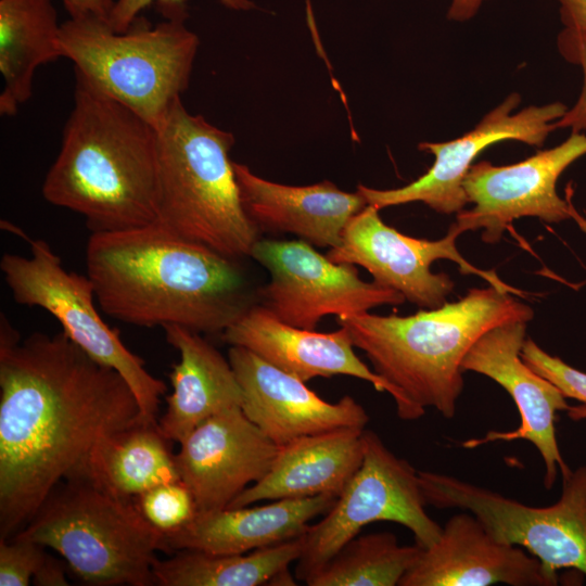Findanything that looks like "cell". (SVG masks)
Masks as SVG:
<instances>
[{"label":"cell","mask_w":586,"mask_h":586,"mask_svg":"<svg viewBox=\"0 0 586 586\" xmlns=\"http://www.w3.org/2000/svg\"><path fill=\"white\" fill-rule=\"evenodd\" d=\"M486 0H450L447 17L454 22H467L475 16Z\"/></svg>","instance_id":"d590c367"},{"label":"cell","mask_w":586,"mask_h":586,"mask_svg":"<svg viewBox=\"0 0 586 586\" xmlns=\"http://www.w3.org/2000/svg\"><path fill=\"white\" fill-rule=\"evenodd\" d=\"M42 195L84 216L91 232L155 222L157 129L75 73L74 106Z\"/></svg>","instance_id":"3957f363"},{"label":"cell","mask_w":586,"mask_h":586,"mask_svg":"<svg viewBox=\"0 0 586 586\" xmlns=\"http://www.w3.org/2000/svg\"><path fill=\"white\" fill-rule=\"evenodd\" d=\"M379 211L367 205L353 216L343 230L341 243L326 256L336 264L364 267L374 282L399 292L406 301L423 309L444 305L455 288L448 275L431 271L437 259L453 260L462 275H475L500 291L523 296L495 271L476 268L459 253L456 240L461 232L453 225L440 240L417 239L387 226Z\"/></svg>","instance_id":"7c38bea8"},{"label":"cell","mask_w":586,"mask_h":586,"mask_svg":"<svg viewBox=\"0 0 586 586\" xmlns=\"http://www.w3.org/2000/svg\"><path fill=\"white\" fill-rule=\"evenodd\" d=\"M69 17L93 16L109 24L115 0H63Z\"/></svg>","instance_id":"d6a6232c"},{"label":"cell","mask_w":586,"mask_h":586,"mask_svg":"<svg viewBox=\"0 0 586 586\" xmlns=\"http://www.w3.org/2000/svg\"><path fill=\"white\" fill-rule=\"evenodd\" d=\"M364 431L340 428L301 436L279 446L264 477L239 494L227 508L263 500L337 497L362 462Z\"/></svg>","instance_id":"7402d4cb"},{"label":"cell","mask_w":586,"mask_h":586,"mask_svg":"<svg viewBox=\"0 0 586 586\" xmlns=\"http://www.w3.org/2000/svg\"><path fill=\"white\" fill-rule=\"evenodd\" d=\"M136 500L143 517L163 533L181 527L196 513L194 498L181 481L154 486Z\"/></svg>","instance_id":"83f0119b"},{"label":"cell","mask_w":586,"mask_h":586,"mask_svg":"<svg viewBox=\"0 0 586 586\" xmlns=\"http://www.w3.org/2000/svg\"><path fill=\"white\" fill-rule=\"evenodd\" d=\"M164 331L180 358L169 374L173 393L158 425L166 438L180 443L206 419L242 408L243 393L229 359L200 333L179 326Z\"/></svg>","instance_id":"603a6c76"},{"label":"cell","mask_w":586,"mask_h":586,"mask_svg":"<svg viewBox=\"0 0 586 586\" xmlns=\"http://www.w3.org/2000/svg\"><path fill=\"white\" fill-rule=\"evenodd\" d=\"M562 24L586 36V0H557Z\"/></svg>","instance_id":"836d02e7"},{"label":"cell","mask_w":586,"mask_h":586,"mask_svg":"<svg viewBox=\"0 0 586 586\" xmlns=\"http://www.w3.org/2000/svg\"><path fill=\"white\" fill-rule=\"evenodd\" d=\"M52 0H0V114L15 116L33 94L36 69L63 58Z\"/></svg>","instance_id":"cb8c5ba5"},{"label":"cell","mask_w":586,"mask_h":586,"mask_svg":"<svg viewBox=\"0 0 586 586\" xmlns=\"http://www.w3.org/2000/svg\"><path fill=\"white\" fill-rule=\"evenodd\" d=\"M228 359L242 388L243 412L278 446L340 428L365 429L369 421L352 396L329 403L247 348L231 346Z\"/></svg>","instance_id":"e0dca14e"},{"label":"cell","mask_w":586,"mask_h":586,"mask_svg":"<svg viewBox=\"0 0 586 586\" xmlns=\"http://www.w3.org/2000/svg\"><path fill=\"white\" fill-rule=\"evenodd\" d=\"M419 473L370 430L364 431L359 469L331 509L302 535L295 577L307 582L368 524L380 521L407 527L422 548L433 545L442 527L426 513Z\"/></svg>","instance_id":"30bf717a"},{"label":"cell","mask_w":586,"mask_h":586,"mask_svg":"<svg viewBox=\"0 0 586 586\" xmlns=\"http://www.w3.org/2000/svg\"><path fill=\"white\" fill-rule=\"evenodd\" d=\"M520 103L521 95L512 92L461 137L445 142H421L419 150L434 155V163L409 184L387 190L358 184L357 192L367 205L378 209L422 202L441 214L459 213L468 204L463 180L483 150L504 140L542 146L568 110L565 104L552 102L514 112Z\"/></svg>","instance_id":"5bb4252c"},{"label":"cell","mask_w":586,"mask_h":586,"mask_svg":"<svg viewBox=\"0 0 586 586\" xmlns=\"http://www.w3.org/2000/svg\"><path fill=\"white\" fill-rule=\"evenodd\" d=\"M426 505L474 514L498 540L526 549L557 585L560 569L586 576V466L562 477L557 502L532 507L451 475L420 471Z\"/></svg>","instance_id":"ba28073f"},{"label":"cell","mask_w":586,"mask_h":586,"mask_svg":"<svg viewBox=\"0 0 586 586\" xmlns=\"http://www.w3.org/2000/svg\"><path fill=\"white\" fill-rule=\"evenodd\" d=\"M33 584L37 586L68 585L64 566L56 559L47 555L39 570L33 577Z\"/></svg>","instance_id":"e575fe53"},{"label":"cell","mask_w":586,"mask_h":586,"mask_svg":"<svg viewBox=\"0 0 586 586\" xmlns=\"http://www.w3.org/2000/svg\"><path fill=\"white\" fill-rule=\"evenodd\" d=\"M557 44L561 55L583 72V86L575 104L556 122V128H570L572 132L586 130V36L570 28L558 35Z\"/></svg>","instance_id":"1f68e13d"},{"label":"cell","mask_w":586,"mask_h":586,"mask_svg":"<svg viewBox=\"0 0 586 586\" xmlns=\"http://www.w3.org/2000/svg\"><path fill=\"white\" fill-rule=\"evenodd\" d=\"M251 257L270 273L257 292L259 304L292 327L315 330L322 317L367 313L406 300L397 291L366 282L352 264H336L303 240H258Z\"/></svg>","instance_id":"8fae6325"},{"label":"cell","mask_w":586,"mask_h":586,"mask_svg":"<svg viewBox=\"0 0 586 586\" xmlns=\"http://www.w3.org/2000/svg\"><path fill=\"white\" fill-rule=\"evenodd\" d=\"M303 549L302 536L245 553L214 555L178 550L155 560L153 574L161 586H259L296 562Z\"/></svg>","instance_id":"484cf974"},{"label":"cell","mask_w":586,"mask_h":586,"mask_svg":"<svg viewBox=\"0 0 586 586\" xmlns=\"http://www.w3.org/2000/svg\"><path fill=\"white\" fill-rule=\"evenodd\" d=\"M199 38L181 20L154 27L138 16L124 33L97 17L61 24L63 58L75 73L156 129L188 88Z\"/></svg>","instance_id":"52a82bcc"},{"label":"cell","mask_w":586,"mask_h":586,"mask_svg":"<svg viewBox=\"0 0 586 586\" xmlns=\"http://www.w3.org/2000/svg\"><path fill=\"white\" fill-rule=\"evenodd\" d=\"M44 546L13 536L0 539V586H27L42 564Z\"/></svg>","instance_id":"f546056e"},{"label":"cell","mask_w":586,"mask_h":586,"mask_svg":"<svg viewBox=\"0 0 586 586\" xmlns=\"http://www.w3.org/2000/svg\"><path fill=\"white\" fill-rule=\"evenodd\" d=\"M143 418L125 379L63 331L20 340L0 326V539L34 517L52 489L86 468L104 436Z\"/></svg>","instance_id":"6da1fadb"},{"label":"cell","mask_w":586,"mask_h":586,"mask_svg":"<svg viewBox=\"0 0 586 586\" xmlns=\"http://www.w3.org/2000/svg\"><path fill=\"white\" fill-rule=\"evenodd\" d=\"M156 222L224 256H251L259 229L247 216L229 152L233 135L178 99L157 128Z\"/></svg>","instance_id":"5b68a950"},{"label":"cell","mask_w":586,"mask_h":586,"mask_svg":"<svg viewBox=\"0 0 586 586\" xmlns=\"http://www.w3.org/2000/svg\"><path fill=\"white\" fill-rule=\"evenodd\" d=\"M169 443L157 420L141 418L102 437L85 469L117 494L137 497L160 484L180 481Z\"/></svg>","instance_id":"d4e9b609"},{"label":"cell","mask_w":586,"mask_h":586,"mask_svg":"<svg viewBox=\"0 0 586 586\" xmlns=\"http://www.w3.org/2000/svg\"><path fill=\"white\" fill-rule=\"evenodd\" d=\"M566 412L572 420L586 419V405L581 404L577 406H570Z\"/></svg>","instance_id":"8d00e7d4"},{"label":"cell","mask_w":586,"mask_h":586,"mask_svg":"<svg viewBox=\"0 0 586 586\" xmlns=\"http://www.w3.org/2000/svg\"><path fill=\"white\" fill-rule=\"evenodd\" d=\"M243 207L259 230L289 232L320 247H335L353 216L367 206L359 192L340 190L324 180L286 186L266 180L233 162Z\"/></svg>","instance_id":"ffe728a7"},{"label":"cell","mask_w":586,"mask_h":586,"mask_svg":"<svg viewBox=\"0 0 586 586\" xmlns=\"http://www.w3.org/2000/svg\"><path fill=\"white\" fill-rule=\"evenodd\" d=\"M28 257L5 253L0 269L14 301L50 313L64 334L94 360L115 369L135 394L144 419L154 421L166 384L130 352L116 329L101 318L88 276L66 270L50 244L29 239Z\"/></svg>","instance_id":"9c48e42d"},{"label":"cell","mask_w":586,"mask_h":586,"mask_svg":"<svg viewBox=\"0 0 586 586\" xmlns=\"http://www.w3.org/2000/svg\"><path fill=\"white\" fill-rule=\"evenodd\" d=\"M336 497L285 498L259 506L195 513L181 527L164 533L163 552L195 550L245 553L302 536L309 521L324 514Z\"/></svg>","instance_id":"44dd1931"},{"label":"cell","mask_w":586,"mask_h":586,"mask_svg":"<svg viewBox=\"0 0 586 586\" xmlns=\"http://www.w3.org/2000/svg\"><path fill=\"white\" fill-rule=\"evenodd\" d=\"M526 323L513 321L488 330L471 346L462 361L463 371L486 375L509 393L520 415L519 426L508 432L491 431L484 437L471 438L461 445L475 448L497 441H528L543 458L544 485L550 489L559 472L565 477L572 471L560 453L556 434L557 412L566 411L570 405L553 383L521 358Z\"/></svg>","instance_id":"9a60e30c"},{"label":"cell","mask_w":586,"mask_h":586,"mask_svg":"<svg viewBox=\"0 0 586 586\" xmlns=\"http://www.w3.org/2000/svg\"><path fill=\"white\" fill-rule=\"evenodd\" d=\"M553 586L540 562L496 539L471 512L453 515L399 586Z\"/></svg>","instance_id":"ac0fdd59"},{"label":"cell","mask_w":586,"mask_h":586,"mask_svg":"<svg viewBox=\"0 0 586 586\" xmlns=\"http://www.w3.org/2000/svg\"><path fill=\"white\" fill-rule=\"evenodd\" d=\"M585 154L586 135L572 132L559 145L515 164H473L463 180L468 203L473 206L457 213L453 226L461 233L481 230L487 243L498 242L510 224L521 217H537L549 224L573 219L586 232V219L557 193L560 175Z\"/></svg>","instance_id":"4fadbf2b"},{"label":"cell","mask_w":586,"mask_h":586,"mask_svg":"<svg viewBox=\"0 0 586 586\" xmlns=\"http://www.w3.org/2000/svg\"><path fill=\"white\" fill-rule=\"evenodd\" d=\"M86 264L103 313L138 327L222 333L258 298L240 260L181 239L156 221L92 232Z\"/></svg>","instance_id":"7a4b0ae2"},{"label":"cell","mask_w":586,"mask_h":586,"mask_svg":"<svg viewBox=\"0 0 586 586\" xmlns=\"http://www.w3.org/2000/svg\"><path fill=\"white\" fill-rule=\"evenodd\" d=\"M225 7L235 11H249L255 8L251 0H219ZM156 3L160 13L165 20L187 18V0H115L109 18L110 27L116 33L126 31L140 12L152 3Z\"/></svg>","instance_id":"4dcf8cb0"},{"label":"cell","mask_w":586,"mask_h":586,"mask_svg":"<svg viewBox=\"0 0 586 586\" xmlns=\"http://www.w3.org/2000/svg\"><path fill=\"white\" fill-rule=\"evenodd\" d=\"M179 444L176 464L196 513L227 508L264 477L279 449L241 407L206 419Z\"/></svg>","instance_id":"2e32d148"},{"label":"cell","mask_w":586,"mask_h":586,"mask_svg":"<svg viewBox=\"0 0 586 586\" xmlns=\"http://www.w3.org/2000/svg\"><path fill=\"white\" fill-rule=\"evenodd\" d=\"M14 536L58 551L86 584L151 586L164 533L136 497L117 494L86 469L61 481Z\"/></svg>","instance_id":"8992f818"},{"label":"cell","mask_w":586,"mask_h":586,"mask_svg":"<svg viewBox=\"0 0 586 586\" xmlns=\"http://www.w3.org/2000/svg\"><path fill=\"white\" fill-rule=\"evenodd\" d=\"M521 358L535 372L553 383L566 398H573L586 405L585 372L548 354L530 337L523 343Z\"/></svg>","instance_id":"f1b7e54d"},{"label":"cell","mask_w":586,"mask_h":586,"mask_svg":"<svg viewBox=\"0 0 586 586\" xmlns=\"http://www.w3.org/2000/svg\"><path fill=\"white\" fill-rule=\"evenodd\" d=\"M533 316L528 305L489 285L410 316L367 311L336 322L396 391L398 418L416 420L431 407L451 419L463 388L462 361L471 346L499 324L527 322Z\"/></svg>","instance_id":"277c9868"},{"label":"cell","mask_w":586,"mask_h":586,"mask_svg":"<svg viewBox=\"0 0 586 586\" xmlns=\"http://www.w3.org/2000/svg\"><path fill=\"white\" fill-rule=\"evenodd\" d=\"M422 547L404 546L390 532L357 535L315 575L308 586H399Z\"/></svg>","instance_id":"4316f807"},{"label":"cell","mask_w":586,"mask_h":586,"mask_svg":"<svg viewBox=\"0 0 586 586\" xmlns=\"http://www.w3.org/2000/svg\"><path fill=\"white\" fill-rule=\"evenodd\" d=\"M230 346H242L278 369L307 382L314 378L349 375L387 392L397 393L355 354L348 331L340 327L330 333L292 327L275 317L259 303L254 304L221 333Z\"/></svg>","instance_id":"d6986e66"}]
</instances>
